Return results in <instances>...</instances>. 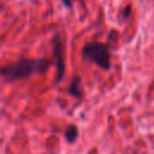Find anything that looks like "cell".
<instances>
[{
  "instance_id": "cell-1",
  "label": "cell",
  "mask_w": 154,
  "mask_h": 154,
  "mask_svg": "<svg viewBox=\"0 0 154 154\" xmlns=\"http://www.w3.org/2000/svg\"><path fill=\"white\" fill-rule=\"evenodd\" d=\"M49 64L51 61L46 59H22L14 64L0 66V75L11 81L23 79L28 78L34 73L43 72L49 66Z\"/></svg>"
},
{
  "instance_id": "cell-2",
  "label": "cell",
  "mask_w": 154,
  "mask_h": 154,
  "mask_svg": "<svg viewBox=\"0 0 154 154\" xmlns=\"http://www.w3.org/2000/svg\"><path fill=\"white\" fill-rule=\"evenodd\" d=\"M82 54L85 59H89L90 61L95 63L97 66L108 70L111 66L109 60V49L108 46L100 42H90L87 43L83 47Z\"/></svg>"
},
{
  "instance_id": "cell-3",
  "label": "cell",
  "mask_w": 154,
  "mask_h": 154,
  "mask_svg": "<svg viewBox=\"0 0 154 154\" xmlns=\"http://www.w3.org/2000/svg\"><path fill=\"white\" fill-rule=\"evenodd\" d=\"M53 55L57 60V69H58L57 81H60L65 72V63H64V54H63V42L59 35H55L53 38Z\"/></svg>"
},
{
  "instance_id": "cell-4",
  "label": "cell",
  "mask_w": 154,
  "mask_h": 154,
  "mask_svg": "<svg viewBox=\"0 0 154 154\" xmlns=\"http://www.w3.org/2000/svg\"><path fill=\"white\" fill-rule=\"evenodd\" d=\"M69 93L76 97H81L82 95V90H81V79L78 77H75L71 81L70 88H69Z\"/></svg>"
},
{
  "instance_id": "cell-5",
  "label": "cell",
  "mask_w": 154,
  "mask_h": 154,
  "mask_svg": "<svg viewBox=\"0 0 154 154\" xmlns=\"http://www.w3.org/2000/svg\"><path fill=\"white\" fill-rule=\"evenodd\" d=\"M77 136H78L77 128L75 125H69L67 129H66V131H65V138L67 140V142H70V143L75 142L76 138H77Z\"/></svg>"
},
{
  "instance_id": "cell-6",
  "label": "cell",
  "mask_w": 154,
  "mask_h": 154,
  "mask_svg": "<svg viewBox=\"0 0 154 154\" xmlns=\"http://www.w3.org/2000/svg\"><path fill=\"white\" fill-rule=\"evenodd\" d=\"M130 11H131V8H130V6H128V7L125 8V11H124V13H123L125 18H126V17H129V13H130Z\"/></svg>"
},
{
  "instance_id": "cell-7",
  "label": "cell",
  "mask_w": 154,
  "mask_h": 154,
  "mask_svg": "<svg viewBox=\"0 0 154 154\" xmlns=\"http://www.w3.org/2000/svg\"><path fill=\"white\" fill-rule=\"evenodd\" d=\"M63 1V4L66 6V7H70L71 6V0H61Z\"/></svg>"
}]
</instances>
